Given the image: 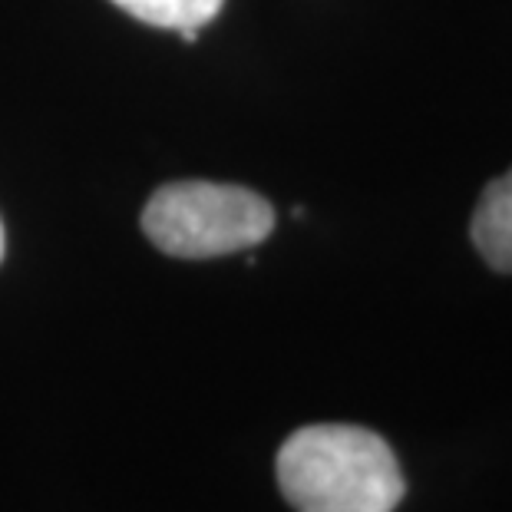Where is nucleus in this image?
Returning <instances> with one entry per match:
<instances>
[{
	"instance_id": "f257e3e1",
	"label": "nucleus",
	"mask_w": 512,
	"mask_h": 512,
	"mask_svg": "<svg viewBox=\"0 0 512 512\" xmlns=\"http://www.w3.org/2000/svg\"><path fill=\"white\" fill-rule=\"evenodd\" d=\"M278 486L298 512H394L407 489L387 440L351 423L291 433L278 453Z\"/></svg>"
},
{
	"instance_id": "f03ea898",
	"label": "nucleus",
	"mask_w": 512,
	"mask_h": 512,
	"mask_svg": "<svg viewBox=\"0 0 512 512\" xmlns=\"http://www.w3.org/2000/svg\"><path fill=\"white\" fill-rule=\"evenodd\" d=\"M275 209L258 192L219 182H169L143 209V232L172 258H215L261 245Z\"/></svg>"
},
{
	"instance_id": "7ed1b4c3",
	"label": "nucleus",
	"mask_w": 512,
	"mask_h": 512,
	"mask_svg": "<svg viewBox=\"0 0 512 512\" xmlns=\"http://www.w3.org/2000/svg\"><path fill=\"white\" fill-rule=\"evenodd\" d=\"M470 235L489 268L512 275V169L489 182L479 195Z\"/></svg>"
},
{
	"instance_id": "20e7f679",
	"label": "nucleus",
	"mask_w": 512,
	"mask_h": 512,
	"mask_svg": "<svg viewBox=\"0 0 512 512\" xmlns=\"http://www.w3.org/2000/svg\"><path fill=\"white\" fill-rule=\"evenodd\" d=\"M119 10L133 14L149 27L202 30L222 10V0H113Z\"/></svg>"
},
{
	"instance_id": "39448f33",
	"label": "nucleus",
	"mask_w": 512,
	"mask_h": 512,
	"mask_svg": "<svg viewBox=\"0 0 512 512\" xmlns=\"http://www.w3.org/2000/svg\"><path fill=\"white\" fill-rule=\"evenodd\" d=\"M0 258H4V225H0Z\"/></svg>"
}]
</instances>
